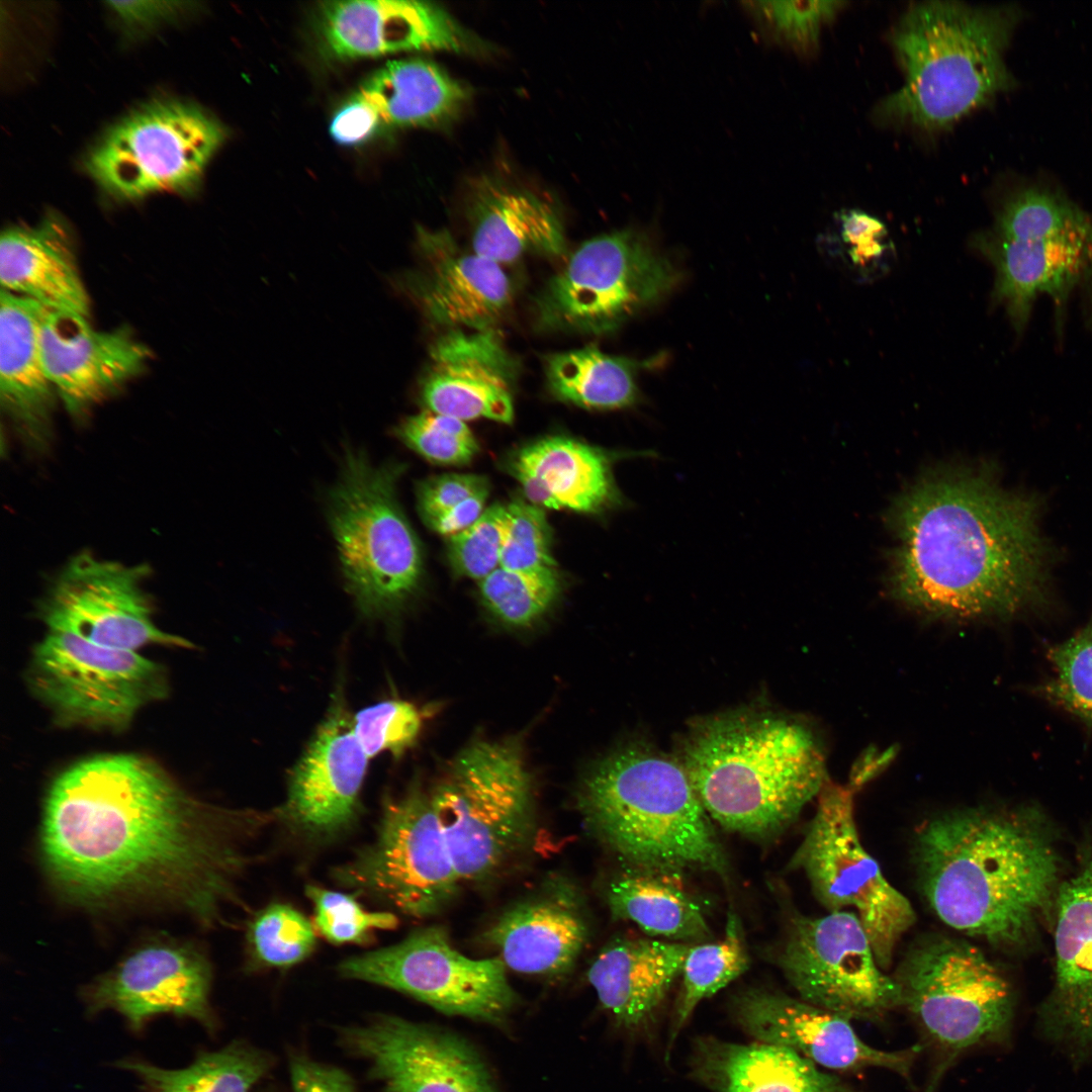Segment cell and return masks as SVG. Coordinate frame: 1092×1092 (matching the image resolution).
Instances as JSON below:
<instances>
[{
  "label": "cell",
  "instance_id": "1",
  "mask_svg": "<svg viewBox=\"0 0 1092 1092\" xmlns=\"http://www.w3.org/2000/svg\"><path fill=\"white\" fill-rule=\"evenodd\" d=\"M274 818L197 800L144 756L101 754L51 784L40 861L73 905L166 907L210 926L237 901L236 883L252 860L250 841Z\"/></svg>",
  "mask_w": 1092,
  "mask_h": 1092
},
{
  "label": "cell",
  "instance_id": "2",
  "mask_svg": "<svg viewBox=\"0 0 1092 1092\" xmlns=\"http://www.w3.org/2000/svg\"><path fill=\"white\" fill-rule=\"evenodd\" d=\"M1041 506L985 471L922 479L893 510V596L923 616L951 621L1043 611L1052 552L1039 528Z\"/></svg>",
  "mask_w": 1092,
  "mask_h": 1092
},
{
  "label": "cell",
  "instance_id": "3",
  "mask_svg": "<svg viewBox=\"0 0 1092 1092\" xmlns=\"http://www.w3.org/2000/svg\"><path fill=\"white\" fill-rule=\"evenodd\" d=\"M1034 806L971 807L926 820L914 840L922 895L948 927L1013 947L1055 901L1060 859Z\"/></svg>",
  "mask_w": 1092,
  "mask_h": 1092
},
{
  "label": "cell",
  "instance_id": "4",
  "mask_svg": "<svg viewBox=\"0 0 1092 1092\" xmlns=\"http://www.w3.org/2000/svg\"><path fill=\"white\" fill-rule=\"evenodd\" d=\"M676 757L712 821L754 841L781 836L829 780L816 732L769 711L699 719Z\"/></svg>",
  "mask_w": 1092,
  "mask_h": 1092
},
{
  "label": "cell",
  "instance_id": "5",
  "mask_svg": "<svg viewBox=\"0 0 1092 1092\" xmlns=\"http://www.w3.org/2000/svg\"><path fill=\"white\" fill-rule=\"evenodd\" d=\"M577 807L587 832L625 869L678 880L728 875V860L676 756L646 744L622 747L583 779Z\"/></svg>",
  "mask_w": 1092,
  "mask_h": 1092
},
{
  "label": "cell",
  "instance_id": "6",
  "mask_svg": "<svg viewBox=\"0 0 1092 1092\" xmlns=\"http://www.w3.org/2000/svg\"><path fill=\"white\" fill-rule=\"evenodd\" d=\"M1021 18L1013 5L931 1L909 8L892 38L905 82L878 106V117L938 130L1012 89L1004 53Z\"/></svg>",
  "mask_w": 1092,
  "mask_h": 1092
},
{
  "label": "cell",
  "instance_id": "7",
  "mask_svg": "<svg viewBox=\"0 0 1092 1092\" xmlns=\"http://www.w3.org/2000/svg\"><path fill=\"white\" fill-rule=\"evenodd\" d=\"M928 1060L922 1092H940L950 1070L977 1048L1004 1040L1013 993L1000 968L971 941L930 935L915 942L893 975Z\"/></svg>",
  "mask_w": 1092,
  "mask_h": 1092
},
{
  "label": "cell",
  "instance_id": "8",
  "mask_svg": "<svg viewBox=\"0 0 1092 1092\" xmlns=\"http://www.w3.org/2000/svg\"><path fill=\"white\" fill-rule=\"evenodd\" d=\"M1091 228L1092 218L1065 194L1025 186L1004 199L990 230L974 237V249L995 271L992 301L1003 306L1017 334L1025 331L1041 295L1052 300L1062 332L1086 264Z\"/></svg>",
  "mask_w": 1092,
  "mask_h": 1092
},
{
  "label": "cell",
  "instance_id": "9",
  "mask_svg": "<svg viewBox=\"0 0 1092 1092\" xmlns=\"http://www.w3.org/2000/svg\"><path fill=\"white\" fill-rule=\"evenodd\" d=\"M402 470L348 447L329 493L328 519L346 588L369 618L396 613L423 578L422 549L396 496Z\"/></svg>",
  "mask_w": 1092,
  "mask_h": 1092
},
{
  "label": "cell",
  "instance_id": "10",
  "mask_svg": "<svg viewBox=\"0 0 1092 1092\" xmlns=\"http://www.w3.org/2000/svg\"><path fill=\"white\" fill-rule=\"evenodd\" d=\"M430 797L461 882L492 879L534 838L532 778L510 740L469 744Z\"/></svg>",
  "mask_w": 1092,
  "mask_h": 1092
},
{
  "label": "cell",
  "instance_id": "11",
  "mask_svg": "<svg viewBox=\"0 0 1092 1092\" xmlns=\"http://www.w3.org/2000/svg\"><path fill=\"white\" fill-rule=\"evenodd\" d=\"M870 781L867 771L855 766L845 785L826 782L789 866L805 874L828 912L849 911L859 919L879 965L887 971L916 913L861 843L853 797Z\"/></svg>",
  "mask_w": 1092,
  "mask_h": 1092
},
{
  "label": "cell",
  "instance_id": "12",
  "mask_svg": "<svg viewBox=\"0 0 1092 1092\" xmlns=\"http://www.w3.org/2000/svg\"><path fill=\"white\" fill-rule=\"evenodd\" d=\"M226 130L200 106L157 99L123 116L88 152L84 165L107 195L135 200L193 193Z\"/></svg>",
  "mask_w": 1092,
  "mask_h": 1092
},
{
  "label": "cell",
  "instance_id": "13",
  "mask_svg": "<svg viewBox=\"0 0 1092 1092\" xmlns=\"http://www.w3.org/2000/svg\"><path fill=\"white\" fill-rule=\"evenodd\" d=\"M678 280L648 237L625 229L594 237L570 254L537 298L545 330L605 334L661 300Z\"/></svg>",
  "mask_w": 1092,
  "mask_h": 1092
},
{
  "label": "cell",
  "instance_id": "14",
  "mask_svg": "<svg viewBox=\"0 0 1092 1092\" xmlns=\"http://www.w3.org/2000/svg\"><path fill=\"white\" fill-rule=\"evenodd\" d=\"M334 877L416 918L443 911L461 884L430 793L418 784L387 797L375 839Z\"/></svg>",
  "mask_w": 1092,
  "mask_h": 1092
},
{
  "label": "cell",
  "instance_id": "15",
  "mask_svg": "<svg viewBox=\"0 0 1092 1092\" xmlns=\"http://www.w3.org/2000/svg\"><path fill=\"white\" fill-rule=\"evenodd\" d=\"M48 631L33 651L29 681L58 722L119 729L143 707L166 696L162 666L136 651Z\"/></svg>",
  "mask_w": 1092,
  "mask_h": 1092
},
{
  "label": "cell",
  "instance_id": "16",
  "mask_svg": "<svg viewBox=\"0 0 1092 1092\" xmlns=\"http://www.w3.org/2000/svg\"><path fill=\"white\" fill-rule=\"evenodd\" d=\"M777 964L798 998L851 1021L881 1022L901 1008L897 982L852 912L792 918Z\"/></svg>",
  "mask_w": 1092,
  "mask_h": 1092
},
{
  "label": "cell",
  "instance_id": "17",
  "mask_svg": "<svg viewBox=\"0 0 1092 1092\" xmlns=\"http://www.w3.org/2000/svg\"><path fill=\"white\" fill-rule=\"evenodd\" d=\"M498 957L469 958L441 926L412 932L401 941L346 959L339 973L410 995L450 1015L500 1023L517 1003Z\"/></svg>",
  "mask_w": 1092,
  "mask_h": 1092
},
{
  "label": "cell",
  "instance_id": "18",
  "mask_svg": "<svg viewBox=\"0 0 1092 1092\" xmlns=\"http://www.w3.org/2000/svg\"><path fill=\"white\" fill-rule=\"evenodd\" d=\"M149 573L147 565L79 553L52 583L39 607L40 618L48 630L72 633L104 647L136 651L151 644L192 646L155 625L143 589Z\"/></svg>",
  "mask_w": 1092,
  "mask_h": 1092
},
{
  "label": "cell",
  "instance_id": "19",
  "mask_svg": "<svg viewBox=\"0 0 1092 1092\" xmlns=\"http://www.w3.org/2000/svg\"><path fill=\"white\" fill-rule=\"evenodd\" d=\"M733 1018L754 1041L787 1048L836 1074L881 1069L912 1085L918 1043L888 1051L870 1045L851 1020L779 991L751 987L735 994Z\"/></svg>",
  "mask_w": 1092,
  "mask_h": 1092
},
{
  "label": "cell",
  "instance_id": "20",
  "mask_svg": "<svg viewBox=\"0 0 1092 1092\" xmlns=\"http://www.w3.org/2000/svg\"><path fill=\"white\" fill-rule=\"evenodd\" d=\"M368 755L361 746L342 687L288 777L286 798L274 811L294 831L332 838L346 831L359 812Z\"/></svg>",
  "mask_w": 1092,
  "mask_h": 1092
},
{
  "label": "cell",
  "instance_id": "21",
  "mask_svg": "<svg viewBox=\"0 0 1092 1092\" xmlns=\"http://www.w3.org/2000/svg\"><path fill=\"white\" fill-rule=\"evenodd\" d=\"M344 1036L384 1092H497L478 1054L451 1033L386 1015Z\"/></svg>",
  "mask_w": 1092,
  "mask_h": 1092
},
{
  "label": "cell",
  "instance_id": "22",
  "mask_svg": "<svg viewBox=\"0 0 1092 1092\" xmlns=\"http://www.w3.org/2000/svg\"><path fill=\"white\" fill-rule=\"evenodd\" d=\"M210 964L197 947L174 941L147 943L84 991L91 1013L113 1009L134 1029L153 1016L174 1014L210 1025Z\"/></svg>",
  "mask_w": 1092,
  "mask_h": 1092
},
{
  "label": "cell",
  "instance_id": "23",
  "mask_svg": "<svg viewBox=\"0 0 1092 1092\" xmlns=\"http://www.w3.org/2000/svg\"><path fill=\"white\" fill-rule=\"evenodd\" d=\"M39 345L47 375L74 417L140 376L152 358L129 330H95L88 318L44 308Z\"/></svg>",
  "mask_w": 1092,
  "mask_h": 1092
},
{
  "label": "cell",
  "instance_id": "24",
  "mask_svg": "<svg viewBox=\"0 0 1092 1092\" xmlns=\"http://www.w3.org/2000/svg\"><path fill=\"white\" fill-rule=\"evenodd\" d=\"M315 24L321 49L339 61L407 51L478 49L476 39L450 14L426 1H327L316 9Z\"/></svg>",
  "mask_w": 1092,
  "mask_h": 1092
},
{
  "label": "cell",
  "instance_id": "25",
  "mask_svg": "<svg viewBox=\"0 0 1092 1092\" xmlns=\"http://www.w3.org/2000/svg\"><path fill=\"white\" fill-rule=\"evenodd\" d=\"M518 363L494 329L449 330L430 348L420 384L426 411L463 422L514 420L513 388Z\"/></svg>",
  "mask_w": 1092,
  "mask_h": 1092
},
{
  "label": "cell",
  "instance_id": "26",
  "mask_svg": "<svg viewBox=\"0 0 1092 1092\" xmlns=\"http://www.w3.org/2000/svg\"><path fill=\"white\" fill-rule=\"evenodd\" d=\"M417 245L423 268L413 290L428 318L446 331L494 329L514 298L503 265L462 248L447 230L421 226Z\"/></svg>",
  "mask_w": 1092,
  "mask_h": 1092
},
{
  "label": "cell",
  "instance_id": "27",
  "mask_svg": "<svg viewBox=\"0 0 1092 1092\" xmlns=\"http://www.w3.org/2000/svg\"><path fill=\"white\" fill-rule=\"evenodd\" d=\"M588 935L589 923L579 890L569 879L553 876L503 911L483 939L507 968L553 977L574 967Z\"/></svg>",
  "mask_w": 1092,
  "mask_h": 1092
},
{
  "label": "cell",
  "instance_id": "28",
  "mask_svg": "<svg viewBox=\"0 0 1092 1092\" xmlns=\"http://www.w3.org/2000/svg\"><path fill=\"white\" fill-rule=\"evenodd\" d=\"M1055 904V977L1041 1025L1053 1039L1092 1049V837Z\"/></svg>",
  "mask_w": 1092,
  "mask_h": 1092
},
{
  "label": "cell",
  "instance_id": "29",
  "mask_svg": "<svg viewBox=\"0 0 1092 1092\" xmlns=\"http://www.w3.org/2000/svg\"><path fill=\"white\" fill-rule=\"evenodd\" d=\"M616 456L575 439L552 436L522 448L510 468L533 505L602 514L623 503L613 473Z\"/></svg>",
  "mask_w": 1092,
  "mask_h": 1092
},
{
  "label": "cell",
  "instance_id": "30",
  "mask_svg": "<svg viewBox=\"0 0 1092 1092\" xmlns=\"http://www.w3.org/2000/svg\"><path fill=\"white\" fill-rule=\"evenodd\" d=\"M692 944L621 937L608 942L592 962L586 977L601 1005L622 1028H648L681 974Z\"/></svg>",
  "mask_w": 1092,
  "mask_h": 1092
},
{
  "label": "cell",
  "instance_id": "31",
  "mask_svg": "<svg viewBox=\"0 0 1092 1092\" xmlns=\"http://www.w3.org/2000/svg\"><path fill=\"white\" fill-rule=\"evenodd\" d=\"M75 251L70 228L56 212L34 225L7 228L0 239L1 289L88 318L90 298Z\"/></svg>",
  "mask_w": 1092,
  "mask_h": 1092
},
{
  "label": "cell",
  "instance_id": "32",
  "mask_svg": "<svg viewBox=\"0 0 1092 1092\" xmlns=\"http://www.w3.org/2000/svg\"><path fill=\"white\" fill-rule=\"evenodd\" d=\"M467 212L470 249L500 265L527 255L560 257L566 251L557 208L526 188L478 177L469 189Z\"/></svg>",
  "mask_w": 1092,
  "mask_h": 1092
},
{
  "label": "cell",
  "instance_id": "33",
  "mask_svg": "<svg viewBox=\"0 0 1092 1092\" xmlns=\"http://www.w3.org/2000/svg\"><path fill=\"white\" fill-rule=\"evenodd\" d=\"M691 1076L710 1092H868L784 1046L699 1036Z\"/></svg>",
  "mask_w": 1092,
  "mask_h": 1092
},
{
  "label": "cell",
  "instance_id": "34",
  "mask_svg": "<svg viewBox=\"0 0 1092 1092\" xmlns=\"http://www.w3.org/2000/svg\"><path fill=\"white\" fill-rule=\"evenodd\" d=\"M44 307L1 289V406L24 438L41 445L48 438L56 396L41 358L39 327Z\"/></svg>",
  "mask_w": 1092,
  "mask_h": 1092
},
{
  "label": "cell",
  "instance_id": "35",
  "mask_svg": "<svg viewBox=\"0 0 1092 1092\" xmlns=\"http://www.w3.org/2000/svg\"><path fill=\"white\" fill-rule=\"evenodd\" d=\"M353 94L376 119L380 132L443 126L459 116L469 99L463 83L423 58L387 62Z\"/></svg>",
  "mask_w": 1092,
  "mask_h": 1092
},
{
  "label": "cell",
  "instance_id": "36",
  "mask_svg": "<svg viewBox=\"0 0 1092 1092\" xmlns=\"http://www.w3.org/2000/svg\"><path fill=\"white\" fill-rule=\"evenodd\" d=\"M623 869L606 889L615 919L633 922L646 934L669 941L696 944L712 939L702 906L673 879Z\"/></svg>",
  "mask_w": 1092,
  "mask_h": 1092
},
{
  "label": "cell",
  "instance_id": "37",
  "mask_svg": "<svg viewBox=\"0 0 1092 1092\" xmlns=\"http://www.w3.org/2000/svg\"><path fill=\"white\" fill-rule=\"evenodd\" d=\"M642 365L588 345L550 355L545 374L558 399L587 410L612 411L639 400L636 374Z\"/></svg>",
  "mask_w": 1092,
  "mask_h": 1092
},
{
  "label": "cell",
  "instance_id": "38",
  "mask_svg": "<svg viewBox=\"0 0 1092 1092\" xmlns=\"http://www.w3.org/2000/svg\"><path fill=\"white\" fill-rule=\"evenodd\" d=\"M120 1068L138 1076L145 1092H249L265 1074L268 1061L242 1043L201 1054L190 1066L166 1070L146 1062L122 1061Z\"/></svg>",
  "mask_w": 1092,
  "mask_h": 1092
},
{
  "label": "cell",
  "instance_id": "39",
  "mask_svg": "<svg viewBox=\"0 0 1092 1092\" xmlns=\"http://www.w3.org/2000/svg\"><path fill=\"white\" fill-rule=\"evenodd\" d=\"M748 967L742 925L736 913L730 911L722 938L692 944L686 956L667 1053L698 1005L742 975Z\"/></svg>",
  "mask_w": 1092,
  "mask_h": 1092
},
{
  "label": "cell",
  "instance_id": "40",
  "mask_svg": "<svg viewBox=\"0 0 1092 1092\" xmlns=\"http://www.w3.org/2000/svg\"><path fill=\"white\" fill-rule=\"evenodd\" d=\"M560 587L556 568L515 570L499 566L479 580L486 609L514 627H526L540 619L556 601Z\"/></svg>",
  "mask_w": 1092,
  "mask_h": 1092
},
{
  "label": "cell",
  "instance_id": "41",
  "mask_svg": "<svg viewBox=\"0 0 1092 1092\" xmlns=\"http://www.w3.org/2000/svg\"><path fill=\"white\" fill-rule=\"evenodd\" d=\"M1053 674L1034 692L1092 726V616L1073 636L1048 648Z\"/></svg>",
  "mask_w": 1092,
  "mask_h": 1092
},
{
  "label": "cell",
  "instance_id": "42",
  "mask_svg": "<svg viewBox=\"0 0 1092 1092\" xmlns=\"http://www.w3.org/2000/svg\"><path fill=\"white\" fill-rule=\"evenodd\" d=\"M248 943L263 966L286 968L304 961L316 938L308 919L290 905L274 903L261 910L248 928Z\"/></svg>",
  "mask_w": 1092,
  "mask_h": 1092
},
{
  "label": "cell",
  "instance_id": "43",
  "mask_svg": "<svg viewBox=\"0 0 1092 1092\" xmlns=\"http://www.w3.org/2000/svg\"><path fill=\"white\" fill-rule=\"evenodd\" d=\"M743 4L767 37L807 53L816 48L821 27L833 19L845 2L746 1Z\"/></svg>",
  "mask_w": 1092,
  "mask_h": 1092
},
{
  "label": "cell",
  "instance_id": "44",
  "mask_svg": "<svg viewBox=\"0 0 1092 1092\" xmlns=\"http://www.w3.org/2000/svg\"><path fill=\"white\" fill-rule=\"evenodd\" d=\"M395 435L425 459L441 465L467 464L479 449L466 422L426 410L405 418Z\"/></svg>",
  "mask_w": 1092,
  "mask_h": 1092
},
{
  "label": "cell",
  "instance_id": "45",
  "mask_svg": "<svg viewBox=\"0 0 1092 1092\" xmlns=\"http://www.w3.org/2000/svg\"><path fill=\"white\" fill-rule=\"evenodd\" d=\"M353 723L369 758L383 752L398 758L418 739L423 716L414 704L389 699L361 709L353 716Z\"/></svg>",
  "mask_w": 1092,
  "mask_h": 1092
},
{
  "label": "cell",
  "instance_id": "46",
  "mask_svg": "<svg viewBox=\"0 0 1092 1092\" xmlns=\"http://www.w3.org/2000/svg\"><path fill=\"white\" fill-rule=\"evenodd\" d=\"M305 893L314 908L317 930L333 943L363 942L374 931L397 925L391 912L368 911L348 894L313 885L306 886Z\"/></svg>",
  "mask_w": 1092,
  "mask_h": 1092
},
{
  "label": "cell",
  "instance_id": "47",
  "mask_svg": "<svg viewBox=\"0 0 1092 1092\" xmlns=\"http://www.w3.org/2000/svg\"><path fill=\"white\" fill-rule=\"evenodd\" d=\"M509 521L508 506L494 505L470 527L449 537L448 558L455 572L481 580L499 567Z\"/></svg>",
  "mask_w": 1092,
  "mask_h": 1092
},
{
  "label": "cell",
  "instance_id": "48",
  "mask_svg": "<svg viewBox=\"0 0 1092 1092\" xmlns=\"http://www.w3.org/2000/svg\"><path fill=\"white\" fill-rule=\"evenodd\" d=\"M508 508L510 521L499 566L515 570L556 568L544 509L523 500Z\"/></svg>",
  "mask_w": 1092,
  "mask_h": 1092
},
{
  "label": "cell",
  "instance_id": "49",
  "mask_svg": "<svg viewBox=\"0 0 1092 1092\" xmlns=\"http://www.w3.org/2000/svg\"><path fill=\"white\" fill-rule=\"evenodd\" d=\"M489 488L484 476L466 473H447L421 482L417 490L418 508L428 523L467 497Z\"/></svg>",
  "mask_w": 1092,
  "mask_h": 1092
},
{
  "label": "cell",
  "instance_id": "50",
  "mask_svg": "<svg viewBox=\"0 0 1092 1092\" xmlns=\"http://www.w3.org/2000/svg\"><path fill=\"white\" fill-rule=\"evenodd\" d=\"M841 236L849 246L851 262L860 269L878 264L889 249L883 223L867 213L851 210L841 217Z\"/></svg>",
  "mask_w": 1092,
  "mask_h": 1092
},
{
  "label": "cell",
  "instance_id": "51",
  "mask_svg": "<svg viewBox=\"0 0 1092 1092\" xmlns=\"http://www.w3.org/2000/svg\"><path fill=\"white\" fill-rule=\"evenodd\" d=\"M179 1H109L106 5L127 31L140 33L186 16L193 8Z\"/></svg>",
  "mask_w": 1092,
  "mask_h": 1092
},
{
  "label": "cell",
  "instance_id": "52",
  "mask_svg": "<svg viewBox=\"0 0 1092 1092\" xmlns=\"http://www.w3.org/2000/svg\"><path fill=\"white\" fill-rule=\"evenodd\" d=\"M293 1092H355L342 1070L298 1058L291 1062Z\"/></svg>",
  "mask_w": 1092,
  "mask_h": 1092
},
{
  "label": "cell",
  "instance_id": "53",
  "mask_svg": "<svg viewBox=\"0 0 1092 1092\" xmlns=\"http://www.w3.org/2000/svg\"><path fill=\"white\" fill-rule=\"evenodd\" d=\"M488 492L489 488L478 491L426 524L440 535L448 538L454 536L470 527L483 514Z\"/></svg>",
  "mask_w": 1092,
  "mask_h": 1092
},
{
  "label": "cell",
  "instance_id": "54",
  "mask_svg": "<svg viewBox=\"0 0 1092 1092\" xmlns=\"http://www.w3.org/2000/svg\"><path fill=\"white\" fill-rule=\"evenodd\" d=\"M1078 288L1081 291L1085 324L1092 331V228L1086 264Z\"/></svg>",
  "mask_w": 1092,
  "mask_h": 1092
}]
</instances>
